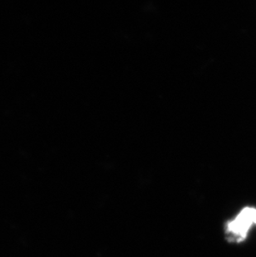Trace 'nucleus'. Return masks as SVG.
<instances>
[{
	"label": "nucleus",
	"instance_id": "1",
	"mask_svg": "<svg viewBox=\"0 0 256 257\" xmlns=\"http://www.w3.org/2000/svg\"><path fill=\"white\" fill-rule=\"evenodd\" d=\"M256 225V208L245 207L239 215L226 226V234L229 240L241 242L246 238L249 229Z\"/></svg>",
	"mask_w": 256,
	"mask_h": 257
}]
</instances>
